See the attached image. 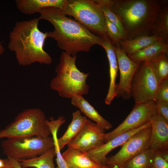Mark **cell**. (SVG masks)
I'll return each mask as SVG.
<instances>
[{"label":"cell","mask_w":168,"mask_h":168,"mask_svg":"<svg viewBox=\"0 0 168 168\" xmlns=\"http://www.w3.org/2000/svg\"><path fill=\"white\" fill-rule=\"evenodd\" d=\"M38 13L40 20L48 21L54 27L53 31L48 32V37L55 40L60 49L72 56H77L79 52H89L93 46L101 45L103 41L59 8H45Z\"/></svg>","instance_id":"6da1fadb"},{"label":"cell","mask_w":168,"mask_h":168,"mask_svg":"<svg viewBox=\"0 0 168 168\" xmlns=\"http://www.w3.org/2000/svg\"><path fill=\"white\" fill-rule=\"evenodd\" d=\"M38 18L17 21L10 34L8 48L14 53L18 64L26 66L37 63L49 65L52 59L44 49L48 32L38 27Z\"/></svg>","instance_id":"7a4b0ae2"},{"label":"cell","mask_w":168,"mask_h":168,"mask_svg":"<svg viewBox=\"0 0 168 168\" xmlns=\"http://www.w3.org/2000/svg\"><path fill=\"white\" fill-rule=\"evenodd\" d=\"M117 15L128 39L151 35L163 3L156 0H104Z\"/></svg>","instance_id":"3957f363"},{"label":"cell","mask_w":168,"mask_h":168,"mask_svg":"<svg viewBox=\"0 0 168 168\" xmlns=\"http://www.w3.org/2000/svg\"><path fill=\"white\" fill-rule=\"evenodd\" d=\"M77 56L63 51L55 68L56 76L51 81L50 86L61 97L71 99L76 95L88 94L89 86L86 83L90 73L81 72L76 64Z\"/></svg>","instance_id":"277c9868"},{"label":"cell","mask_w":168,"mask_h":168,"mask_svg":"<svg viewBox=\"0 0 168 168\" xmlns=\"http://www.w3.org/2000/svg\"><path fill=\"white\" fill-rule=\"evenodd\" d=\"M46 119L41 109H26L18 113L4 128L0 130V139L49 136L51 133Z\"/></svg>","instance_id":"5b68a950"},{"label":"cell","mask_w":168,"mask_h":168,"mask_svg":"<svg viewBox=\"0 0 168 168\" xmlns=\"http://www.w3.org/2000/svg\"><path fill=\"white\" fill-rule=\"evenodd\" d=\"M90 32L103 39L109 38L104 15L96 0H66L61 10Z\"/></svg>","instance_id":"8992f818"},{"label":"cell","mask_w":168,"mask_h":168,"mask_svg":"<svg viewBox=\"0 0 168 168\" xmlns=\"http://www.w3.org/2000/svg\"><path fill=\"white\" fill-rule=\"evenodd\" d=\"M3 153L18 161L38 156L54 147L52 137L9 138L1 142Z\"/></svg>","instance_id":"52a82bcc"},{"label":"cell","mask_w":168,"mask_h":168,"mask_svg":"<svg viewBox=\"0 0 168 168\" xmlns=\"http://www.w3.org/2000/svg\"><path fill=\"white\" fill-rule=\"evenodd\" d=\"M160 84L151 62H141L131 85L132 97L135 104L156 101Z\"/></svg>","instance_id":"ba28073f"},{"label":"cell","mask_w":168,"mask_h":168,"mask_svg":"<svg viewBox=\"0 0 168 168\" xmlns=\"http://www.w3.org/2000/svg\"><path fill=\"white\" fill-rule=\"evenodd\" d=\"M151 126L138 131L129 138L114 155L107 157L105 165L111 168H122L128 160L150 148Z\"/></svg>","instance_id":"9c48e42d"},{"label":"cell","mask_w":168,"mask_h":168,"mask_svg":"<svg viewBox=\"0 0 168 168\" xmlns=\"http://www.w3.org/2000/svg\"><path fill=\"white\" fill-rule=\"evenodd\" d=\"M156 114L155 101L135 104L129 114L121 124L111 132L105 133V143L119 134L150 122Z\"/></svg>","instance_id":"30bf717a"},{"label":"cell","mask_w":168,"mask_h":168,"mask_svg":"<svg viewBox=\"0 0 168 168\" xmlns=\"http://www.w3.org/2000/svg\"><path fill=\"white\" fill-rule=\"evenodd\" d=\"M114 46L120 72L119 82L116 85V96L127 100L132 97V81L140 63L131 60L120 46Z\"/></svg>","instance_id":"8fae6325"},{"label":"cell","mask_w":168,"mask_h":168,"mask_svg":"<svg viewBox=\"0 0 168 168\" xmlns=\"http://www.w3.org/2000/svg\"><path fill=\"white\" fill-rule=\"evenodd\" d=\"M105 130L87 119L78 133L68 144V147L88 152L105 143Z\"/></svg>","instance_id":"7c38bea8"},{"label":"cell","mask_w":168,"mask_h":168,"mask_svg":"<svg viewBox=\"0 0 168 168\" xmlns=\"http://www.w3.org/2000/svg\"><path fill=\"white\" fill-rule=\"evenodd\" d=\"M151 125V122H150L138 128L119 134L97 148L87 152L88 154L96 162L105 166L106 156L111 151L122 146L133 135Z\"/></svg>","instance_id":"4fadbf2b"},{"label":"cell","mask_w":168,"mask_h":168,"mask_svg":"<svg viewBox=\"0 0 168 168\" xmlns=\"http://www.w3.org/2000/svg\"><path fill=\"white\" fill-rule=\"evenodd\" d=\"M151 124L150 148L155 152L168 150V122L156 114Z\"/></svg>","instance_id":"5bb4252c"},{"label":"cell","mask_w":168,"mask_h":168,"mask_svg":"<svg viewBox=\"0 0 168 168\" xmlns=\"http://www.w3.org/2000/svg\"><path fill=\"white\" fill-rule=\"evenodd\" d=\"M101 46L106 52L109 64L110 84L105 102L106 104L110 105L116 96V80L117 77L118 65L115 46L109 39H104Z\"/></svg>","instance_id":"9a60e30c"},{"label":"cell","mask_w":168,"mask_h":168,"mask_svg":"<svg viewBox=\"0 0 168 168\" xmlns=\"http://www.w3.org/2000/svg\"><path fill=\"white\" fill-rule=\"evenodd\" d=\"M62 155L69 168H102L104 166L95 161L87 152L70 147Z\"/></svg>","instance_id":"2e32d148"},{"label":"cell","mask_w":168,"mask_h":168,"mask_svg":"<svg viewBox=\"0 0 168 168\" xmlns=\"http://www.w3.org/2000/svg\"><path fill=\"white\" fill-rule=\"evenodd\" d=\"M71 99L72 105L79 109L81 112L95 121L101 128L105 130L112 128V124L103 118L82 96L76 95Z\"/></svg>","instance_id":"e0dca14e"},{"label":"cell","mask_w":168,"mask_h":168,"mask_svg":"<svg viewBox=\"0 0 168 168\" xmlns=\"http://www.w3.org/2000/svg\"><path fill=\"white\" fill-rule=\"evenodd\" d=\"M66 0H16L17 9L22 13L30 15L38 12L40 9L53 7L62 10Z\"/></svg>","instance_id":"ac0fdd59"},{"label":"cell","mask_w":168,"mask_h":168,"mask_svg":"<svg viewBox=\"0 0 168 168\" xmlns=\"http://www.w3.org/2000/svg\"><path fill=\"white\" fill-rule=\"evenodd\" d=\"M168 53V44L161 39L147 46L138 52L128 56L132 61L137 63L151 62L161 54Z\"/></svg>","instance_id":"d6986e66"},{"label":"cell","mask_w":168,"mask_h":168,"mask_svg":"<svg viewBox=\"0 0 168 168\" xmlns=\"http://www.w3.org/2000/svg\"><path fill=\"white\" fill-rule=\"evenodd\" d=\"M161 39L155 35H142L123 40L119 45L127 55L130 56Z\"/></svg>","instance_id":"ffe728a7"},{"label":"cell","mask_w":168,"mask_h":168,"mask_svg":"<svg viewBox=\"0 0 168 168\" xmlns=\"http://www.w3.org/2000/svg\"><path fill=\"white\" fill-rule=\"evenodd\" d=\"M87 119L82 115L80 110H77L72 114V119L68 128L62 136L58 139L60 150L70 142L79 132Z\"/></svg>","instance_id":"44dd1931"},{"label":"cell","mask_w":168,"mask_h":168,"mask_svg":"<svg viewBox=\"0 0 168 168\" xmlns=\"http://www.w3.org/2000/svg\"><path fill=\"white\" fill-rule=\"evenodd\" d=\"M55 156L56 153L53 147L38 156L18 161L22 168H55L54 162Z\"/></svg>","instance_id":"7402d4cb"},{"label":"cell","mask_w":168,"mask_h":168,"mask_svg":"<svg viewBox=\"0 0 168 168\" xmlns=\"http://www.w3.org/2000/svg\"><path fill=\"white\" fill-rule=\"evenodd\" d=\"M65 121V117L62 116H59L57 119H55L51 117L49 120H46V123L50 129L53 140L54 147L56 156L57 168H69L61 153L57 138L58 130Z\"/></svg>","instance_id":"603a6c76"},{"label":"cell","mask_w":168,"mask_h":168,"mask_svg":"<svg viewBox=\"0 0 168 168\" xmlns=\"http://www.w3.org/2000/svg\"><path fill=\"white\" fill-rule=\"evenodd\" d=\"M155 153L148 148L128 160L122 168H151Z\"/></svg>","instance_id":"cb8c5ba5"},{"label":"cell","mask_w":168,"mask_h":168,"mask_svg":"<svg viewBox=\"0 0 168 168\" xmlns=\"http://www.w3.org/2000/svg\"><path fill=\"white\" fill-rule=\"evenodd\" d=\"M156 35L167 43L168 42V8L162 6L158 16L152 35Z\"/></svg>","instance_id":"d4e9b609"},{"label":"cell","mask_w":168,"mask_h":168,"mask_svg":"<svg viewBox=\"0 0 168 168\" xmlns=\"http://www.w3.org/2000/svg\"><path fill=\"white\" fill-rule=\"evenodd\" d=\"M166 54L162 53L151 62L160 82L168 79V60Z\"/></svg>","instance_id":"484cf974"},{"label":"cell","mask_w":168,"mask_h":168,"mask_svg":"<svg viewBox=\"0 0 168 168\" xmlns=\"http://www.w3.org/2000/svg\"><path fill=\"white\" fill-rule=\"evenodd\" d=\"M100 7L104 15L119 28L125 40L128 39L126 32L117 15L105 2L104 0H96Z\"/></svg>","instance_id":"4316f807"},{"label":"cell","mask_w":168,"mask_h":168,"mask_svg":"<svg viewBox=\"0 0 168 168\" xmlns=\"http://www.w3.org/2000/svg\"><path fill=\"white\" fill-rule=\"evenodd\" d=\"M107 34L112 43L115 46H120V42L125 40L118 27L104 15Z\"/></svg>","instance_id":"83f0119b"},{"label":"cell","mask_w":168,"mask_h":168,"mask_svg":"<svg viewBox=\"0 0 168 168\" xmlns=\"http://www.w3.org/2000/svg\"><path fill=\"white\" fill-rule=\"evenodd\" d=\"M156 100L168 102V79L160 82L157 91Z\"/></svg>","instance_id":"f1b7e54d"},{"label":"cell","mask_w":168,"mask_h":168,"mask_svg":"<svg viewBox=\"0 0 168 168\" xmlns=\"http://www.w3.org/2000/svg\"><path fill=\"white\" fill-rule=\"evenodd\" d=\"M157 114L168 122V102L155 101Z\"/></svg>","instance_id":"f546056e"},{"label":"cell","mask_w":168,"mask_h":168,"mask_svg":"<svg viewBox=\"0 0 168 168\" xmlns=\"http://www.w3.org/2000/svg\"><path fill=\"white\" fill-rule=\"evenodd\" d=\"M151 168H168V162L155 152Z\"/></svg>","instance_id":"4dcf8cb0"},{"label":"cell","mask_w":168,"mask_h":168,"mask_svg":"<svg viewBox=\"0 0 168 168\" xmlns=\"http://www.w3.org/2000/svg\"><path fill=\"white\" fill-rule=\"evenodd\" d=\"M7 158L9 160L11 166L13 168H22L17 160L10 157H7Z\"/></svg>","instance_id":"1f68e13d"},{"label":"cell","mask_w":168,"mask_h":168,"mask_svg":"<svg viewBox=\"0 0 168 168\" xmlns=\"http://www.w3.org/2000/svg\"><path fill=\"white\" fill-rule=\"evenodd\" d=\"M165 160L168 162V150L156 152Z\"/></svg>","instance_id":"d6a6232c"},{"label":"cell","mask_w":168,"mask_h":168,"mask_svg":"<svg viewBox=\"0 0 168 168\" xmlns=\"http://www.w3.org/2000/svg\"><path fill=\"white\" fill-rule=\"evenodd\" d=\"M9 162L7 158L4 159H0V168H6Z\"/></svg>","instance_id":"836d02e7"},{"label":"cell","mask_w":168,"mask_h":168,"mask_svg":"<svg viewBox=\"0 0 168 168\" xmlns=\"http://www.w3.org/2000/svg\"><path fill=\"white\" fill-rule=\"evenodd\" d=\"M5 49L0 43V55L2 54L4 51Z\"/></svg>","instance_id":"e575fe53"},{"label":"cell","mask_w":168,"mask_h":168,"mask_svg":"<svg viewBox=\"0 0 168 168\" xmlns=\"http://www.w3.org/2000/svg\"><path fill=\"white\" fill-rule=\"evenodd\" d=\"M6 168H13L12 167L9 161V162L6 167Z\"/></svg>","instance_id":"d590c367"},{"label":"cell","mask_w":168,"mask_h":168,"mask_svg":"<svg viewBox=\"0 0 168 168\" xmlns=\"http://www.w3.org/2000/svg\"><path fill=\"white\" fill-rule=\"evenodd\" d=\"M102 168H111L106 166H104Z\"/></svg>","instance_id":"8d00e7d4"}]
</instances>
